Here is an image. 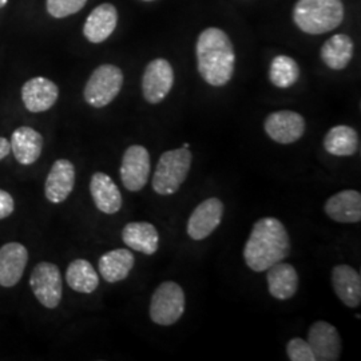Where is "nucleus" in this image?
Masks as SVG:
<instances>
[{"label": "nucleus", "instance_id": "cd10ccee", "mask_svg": "<svg viewBox=\"0 0 361 361\" xmlns=\"http://www.w3.org/2000/svg\"><path fill=\"white\" fill-rule=\"evenodd\" d=\"M86 3L87 0H47L46 7L52 18L62 19L79 13Z\"/></svg>", "mask_w": 361, "mask_h": 361}, {"label": "nucleus", "instance_id": "393cba45", "mask_svg": "<svg viewBox=\"0 0 361 361\" xmlns=\"http://www.w3.org/2000/svg\"><path fill=\"white\" fill-rule=\"evenodd\" d=\"M355 54L353 40L345 34H336L328 39L322 47V61L331 70H344Z\"/></svg>", "mask_w": 361, "mask_h": 361}, {"label": "nucleus", "instance_id": "2eb2a0df", "mask_svg": "<svg viewBox=\"0 0 361 361\" xmlns=\"http://www.w3.org/2000/svg\"><path fill=\"white\" fill-rule=\"evenodd\" d=\"M28 262V250L19 243L0 247V286L13 288L22 280Z\"/></svg>", "mask_w": 361, "mask_h": 361}, {"label": "nucleus", "instance_id": "f3484780", "mask_svg": "<svg viewBox=\"0 0 361 361\" xmlns=\"http://www.w3.org/2000/svg\"><path fill=\"white\" fill-rule=\"evenodd\" d=\"M324 212L338 224H357L361 221V194L356 190L334 194L326 200Z\"/></svg>", "mask_w": 361, "mask_h": 361}, {"label": "nucleus", "instance_id": "20e7f679", "mask_svg": "<svg viewBox=\"0 0 361 361\" xmlns=\"http://www.w3.org/2000/svg\"><path fill=\"white\" fill-rule=\"evenodd\" d=\"M193 154L189 149L180 147L168 150L159 157L154 174L153 190L158 195H173L180 190L192 169Z\"/></svg>", "mask_w": 361, "mask_h": 361}, {"label": "nucleus", "instance_id": "aec40b11", "mask_svg": "<svg viewBox=\"0 0 361 361\" xmlns=\"http://www.w3.org/2000/svg\"><path fill=\"white\" fill-rule=\"evenodd\" d=\"M11 152L20 165H32L38 161L43 152L42 134L28 126H20L11 135Z\"/></svg>", "mask_w": 361, "mask_h": 361}, {"label": "nucleus", "instance_id": "a878e982", "mask_svg": "<svg viewBox=\"0 0 361 361\" xmlns=\"http://www.w3.org/2000/svg\"><path fill=\"white\" fill-rule=\"evenodd\" d=\"M66 283L78 293L90 295L99 286V276L87 259L77 258L67 267Z\"/></svg>", "mask_w": 361, "mask_h": 361}, {"label": "nucleus", "instance_id": "f03ea898", "mask_svg": "<svg viewBox=\"0 0 361 361\" xmlns=\"http://www.w3.org/2000/svg\"><path fill=\"white\" fill-rule=\"evenodd\" d=\"M198 71L207 85L221 87L231 82L235 67L232 40L222 30L210 27L201 32L195 46Z\"/></svg>", "mask_w": 361, "mask_h": 361}, {"label": "nucleus", "instance_id": "dca6fc26", "mask_svg": "<svg viewBox=\"0 0 361 361\" xmlns=\"http://www.w3.org/2000/svg\"><path fill=\"white\" fill-rule=\"evenodd\" d=\"M332 286L336 296L352 310L359 308L361 304V276L355 268L340 264L332 269Z\"/></svg>", "mask_w": 361, "mask_h": 361}, {"label": "nucleus", "instance_id": "72a5a7b5", "mask_svg": "<svg viewBox=\"0 0 361 361\" xmlns=\"http://www.w3.org/2000/svg\"><path fill=\"white\" fill-rule=\"evenodd\" d=\"M143 1H152V0H143Z\"/></svg>", "mask_w": 361, "mask_h": 361}, {"label": "nucleus", "instance_id": "423d86ee", "mask_svg": "<svg viewBox=\"0 0 361 361\" xmlns=\"http://www.w3.org/2000/svg\"><path fill=\"white\" fill-rule=\"evenodd\" d=\"M123 86V73L114 65H101L91 74L85 90L83 98L91 107L102 109L111 104Z\"/></svg>", "mask_w": 361, "mask_h": 361}, {"label": "nucleus", "instance_id": "f8f14e48", "mask_svg": "<svg viewBox=\"0 0 361 361\" xmlns=\"http://www.w3.org/2000/svg\"><path fill=\"white\" fill-rule=\"evenodd\" d=\"M316 361H337L341 356L343 341L335 325L316 322L310 325L308 340Z\"/></svg>", "mask_w": 361, "mask_h": 361}, {"label": "nucleus", "instance_id": "bb28decb", "mask_svg": "<svg viewBox=\"0 0 361 361\" xmlns=\"http://www.w3.org/2000/svg\"><path fill=\"white\" fill-rule=\"evenodd\" d=\"M300 78V67L296 61L286 55H279L271 61L269 80L279 89L292 87Z\"/></svg>", "mask_w": 361, "mask_h": 361}, {"label": "nucleus", "instance_id": "5701e85b", "mask_svg": "<svg viewBox=\"0 0 361 361\" xmlns=\"http://www.w3.org/2000/svg\"><path fill=\"white\" fill-rule=\"evenodd\" d=\"M267 271L268 289L271 296L280 301H286L296 295L300 279L295 267L281 261L274 264Z\"/></svg>", "mask_w": 361, "mask_h": 361}, {"label": "nucleus", "instance_id": "2f4dec72", "mask_svg": "<svg viewBox=\"0 0 361 361\" xmlns=\"http://www.w3.org/2000/svg\"><path fill=\"white\" fill-rule=\"evenodd\" d=\"M8 0H0V8H4L7 6Z\"/></svg>", "mask_w": 361, "mask_h": 361}, {"label": "nucleus", "instance_id": "6ab92c4d", "mask_svg": "<svg viewBox=\"0 0 361 361\" xmlns=\"http://www.w3.org/2000/svg\"><path fill=\"white\" fill-rule=\"evenodd\" d=\"M118 25V11L110 3H104L94 8L87 16L83 35L91 43H102L114 32Z\"/></svg>", "mask_w": 361, "mask_h": 361}, {"label": "nucleus", "instance_id": "f257e3e1", "mask_svg": "<svg viewBox=\"0 0 361 361\" xmlns=\"http://www.w3.org/2000/svg\"><path fill=\"white\" fill-rule=\"evenodd\" d=\"M290 237L284 224L274 217L256 221L244 246V261L250 271L261 273L290 255Z\"/></svg>", "mask_w": 361, "mask_h": 361}, {"label": "nucleus", "instance_id": "1a4fd4ad", "mask_svg": "<svg viewBox=\"0 0 361 361\" xmlns=\"http://www.w3.org/2000/svg\"><path fill=\"white\" fill-rule=\"evenodd\" d=\"M174 85V71L166 59L158 58L146 66L142 77L143 98L149 104H161Z\"/></svg>", "mask_w": 361, "mask_h": 361}, {"label": "nucleus", "instance_id": "b1692460", "mask_svg": "<svg viewBox=\"0 0 361 361\" xmlns=\"http://www.w3.org/2000/svg\"><path fill=\"white\" fill-rule=\"evenodd\" d=\"M324 150L335 157H352L360 149V138L357 131L345 125H338L324 137Z\"/></svg>", "mask_w": 361, "mask_h": 361}, {"label": "nucleus", "instance_id": "ddd939ff", "mask_svg": "<svg viewBox=\"0 0 361 361\" xmlns=\"http://www.w3.org/2000/svg\"><path fill=\"white\" fill-rule=\"evenodd\" d=\"M75 188V166L68 159L52 164L44 182V195L51 204H62Z\"/></svg>", "mask_w": 361, "mask_h": 361}, {"label": "nucleus", "instance_id": "412c9836", "mask_svg": "<svg viewBox=\"0 0 361 361\" xmlns=\"http://www.w3.org/2000/svg\"><path fill=\"white\" fill-rule=\"evenodd\" d=\"M135 257L129 249H113L98 259V269L106 283L116 284L129 277Z\"/></svg>", "mask_w": 361, "mask_h": 361}, {"label": "nucleus", "instance_id": "7ed1b4c3", "mask_svg": "<svg viewBox=\"0 0 361 361\" xmlns=\"http://www.w3.org/2000/svg\"><path fill=\"white\" fill-rule=\"evenodd\" d=\"M293 20L302 32L322 35L343 23L344 4L341 0H297Z\"/></svg>", "mask_w": 361, "mask_h": 361}, {"label": "nucleus", "instance_id": "7c9ffc66", "mask_svg": "<svg viewBox=\"0 0 361 361\" xmlns=\"http://www.w3.org/2000/svg\"><path fill=\"white\" fill-rule=\"evenodd\" d=\"M10 153H11L10 141L7 138H4V137H0V161L4 159Z\"/></svg>", "mask_w": 361, "mask_h": 361}, {"label": "nucleus", "instance_id": "4be33fe9", "mask_svg": "<svg viewBox=\"0 0 361 361\" xmlns=\"http://www.w3.org/2000/svg\"><path fill=\"white\" fill-rule=\"evenodd\" d=\"M122 241L135 252L153 256L159 247V233L150 222H129L122 231Z\"/></svg>", "mask_w": 361, "mask_h": 361}, {"label": "nucleus", "instance_id": "a211bd4d", "mask_svg": "<svg viewBox=\"0 0 361 361\" xmlns=\"http://www.w3.org/2000/svg\"><path fill=\"white\" fill-rule=\"evenodd\" d=\"M90 193L94 205L104 214H116L122 207V194L113 178L97 171L90 180Z\"/></svg>", "mask_w": 361, "mask_h": 361}, {"label": "nucleus", "instance_id": "473e14b6", "mask_svg": "<svg viewBox=\"0 0 361 361\" xmlns=\"http://www.w3.org/2000/svg\"><path fill=\"white\" fill-rule=\"evenodd\" d=\"M182 147H185V149H189L190 147V145L189 143H183V146Z\"/></svg>", "mask_w": 361, "mask_h": 361}, {"label": "nucleus", "instance_id": "9d476101", "mask_svg": "<svg viewBox=\"0 0 361 361\" xmlns=\"http://www.w3.org/2000/svg\"><path fill=\"white\" fill-rule=\"evenodd\" d=\"M224 212L225 205L217 197L202 201L198 207H195L189 217L186 226L188 235L194 241L205 240L219 228Z\"/></svg>", "mask_w": 361, "mask_h": 361}, {"label": "nucleus", "instance_id": "4468645a", "mask_svg": "<svg viewBox=\"0 0 361 361\" xmlns=\"http://www.w3.org/2000/svg\"><path fill=\"white\" fill-rule=\"evenodd\" d=\"M58 98L59 87L47 78H31L22 87V101L30 113H44L50 110Z\"/></svg>", "mask_w": 361, "mask_h": 361}, {"label": "nucleus", "instance_id": "39448f33", "mask_svg": "<svg viewBox=\"0 0 361 361\" xmlns=\"http://www.w3.org/2000/svg\"><path fill=\"white\" fill-rule=\"evenodd\" d=\"M186 310V297L180 284L164 281L155 289L149 314L153 323L161 326H170L177 323Z\"/></svg>", "mask_w": 361, "mask_h": 361}, {"label": "nucleus", "instance_id": "9b49d317", "mask_svg": "<svg viewBox=\"0 0 361 361\" xmlns=\"http://www.w3.org/2000/svg\"><path fill=\"white\" fill-rule=\"evenodd\" d=\"M264 129L273 142L290 145L302 138L305 119L296 111L280 110L267 116Z\"/></svg>", "mask_w": 361, "mask_h": 361}, {"label": "nucleus", "instance_id": "c85d7f7f", "mask_svg": "<svg viewBox=\"0 0 361 361\" xmlns=\"http://www.w3.org/2000/svg\"><path fill=\"white\" fill-rule=\"evenodd\" d=\"M286 355L290 361H316L310 343L301 337H293L288 341Z\"/></svg>", "mask_w": 361, "mask_h": 361}, {"label": "nucleus", "instance_id": "6e6552de", "mask_svg": "<svg viewBox=\"0 0 361 361\" xmlns=\"http://www.w3.org/2000/svg\"><path fill=\"white\" fill-rule=\"evenodd\" d=\"M150 153L142 145H131L122 157L119 176L129 192H140L150 178Z\"/></svg>", "mask_w": 361, "mask_h": 361}, {"label": "nucleus", "instance_id": "0eeeda50", "mask_svg": "<svg viewBox=\"0 0 361 361\" xmlns=\"http://www.w3.org/2000/svg\"><path fill=\"white\" fill-rule=\"evenodd\" d=\"M30 286L44 308L55 310L59 307L63 296V279L55 264L49 261L37 264L30 277Z\"/></svg>", "mask_w": 361, "mask_h": 361}, {"label": "nucleus", "instance_id": "c756f323", "mask_svg": "<svg viewBox=\"0 0 361 361\" xmlns=\"http://www.w3.org/2000/svg\"><path fill=\"white\" fill-rule=\"evenodd\" d=\"M15 210V202H13V195L0 189V219L10 217Z\"/></svg>", "mask_w": 361, "mask_h": 361}]
</instances>
